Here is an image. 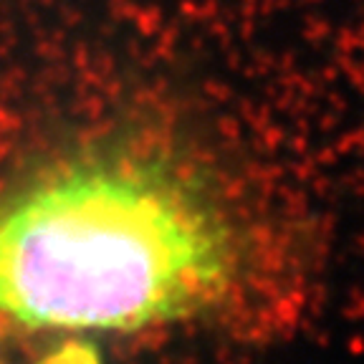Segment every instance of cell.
Returning a JSON list of instances; mask_svg holds the SVG:
<instances>
[{
    "mask_svg": "<svg viewBox=\"0 0 364 364\" xmlns=\"http://www.w3.org/2000/svg\"><path fill=\"white\" fill-rule=\"evenodd\" d=\"M233 263L218 202L157 149L86 157L0 200V312L26 327L187 319L223 296Z\"/></svg>",
    "mask_w": 364,
    "mask_h": 364,
    "instance_id": "cell-1",
    "label": "cell"
},
{
    "mask_svg": "<svg viewBox=\"0 0 364 364\" xmlns=\"http://www.w3.org/2000/svg\"><path fill=\"white\" fill-rule=\"evenodd\" d=\"M48 364H99V357H97V352L89 349V347L71 344L66 349H61Z\"/></svg>",
    "mask_w": 364,
    "mask_h": 364,
    "instance_id": "cell-2",
    "label": "cell"
}]
</instances>
